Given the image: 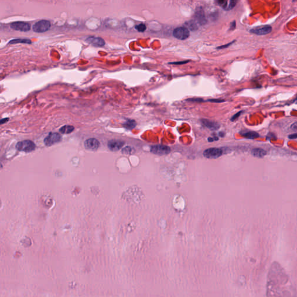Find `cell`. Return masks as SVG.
<instances>
[{"mask_svg":"<svg viewBox=\"0 0 297 297\" xmlns=\"http://www.w3.org/2000/svg\"><path fill=\"white\" fill-rule=\"evenodd\" d=\"M251 154L255 157L262 158L266 154V152L261 148H255L252 150Z\"/></svg>","mask_w":297,"mask_h":297,"instance_id":"15","label":"cell"},{"mask_svg":"<svg viewBox=\"0 0 297 297\" xmlns=\"http://www.w3.org/2000/svg\"><path fill=\"white\" fill-rule=\"evenodd\" d=\"M218 4L221 7L224 9H227L228 7V0H217Z\"/></svg>","mask_w":297,"mask_h":297,"instance_id":"20","label":"cell"},{"mask_svg":"<svg viewBox=\"0 0 297 297\" xmlns=\"http://www.w3.org/2000/svg\"><path fill=\"white\" fill-rule=\"evenodd\" d=\"M173 36L175 38L178 40H185L188 38L190 36V33L187 28L183 27H179L174 29Z\"/></svg>","mask_w":297,"mask_h":297,"instance_id":"5","label":"cell"},{"mask_svg":"<svg viewBox=\"0 0 297 297\" xmlns=\"http://www.w3.org/2000/svg\"><path fill=\"white\" fill-rule=\"evenodd\" d=\"M272 28L270 26L265 25V26H262L258 27H255L254 29H251L250 31V33L255 34L256 35L263 36V35H266L270 33L272 31Z\"/></svg>","mask_w":297,"mask_h":297,"instance_id":"8","label":"cell"},{"mask_svg":"<svg viewBox=\"0 0 297 297\" xmlns=\"http://www.w3.org/2000/svg\"><path fill=\"white\" fill-rule=\"evenodd\" d=\"M122 153L125 154H130L133 153V149L130 146L125 147L122 149Z\"/></svg>","mask_w":297,"mask_h":297,"instance_id":"19","label":"cell"},{"mask_svg":"<svg viewBox=\"0 0 297 297\" xmlns=\"http://www.w3.org/2000/svg\"><path fill=\"white\" fill-rule=\"evenodd\" d=\"M124 145V142L119 139H112L108 144V148L111 151H117L120 150Z\"/></svg>","mask_w":297,"mask_h":297,"instance_id":"10","label":"cell"},{"mask_svg":"<svg viewBox=\"0 0 297 297\" xmlns=\"http://www.w3.org/2000/svg\"><path fill=\"white\" fill-rule=\"evenodd\" d=\"M137 125V123L135 120H128L125 123L123 124V127L128 130H132Z\"/></svg>","mask_w":297,"mask_h":297,"instance_id":"18","label":"cell"},{"mask_svg":"<svg viewBox=\"0 0 297 297\" xmlns=\"http://www.w3.org/2000/svg\"><path fill=\"white\" fill-rule=\"evenodd\" d=\"M207 101L212 102V103H221L224 102L225 101L224 99H208Z\"/></svg>","mask_w":297,"mask_h":297,"instance_id":"26","label":"cell"},{"mask_svg":"<svg viewBox=\"0 0 297 297\" xmlns=\"http://www.w3.org/2000/svg\"><path fill=\"white\" fill-rule=\"evenodd\" d=\"M297 137V134H292V135H290L289 136V138L290 139H296Z\"/></svg>","mask_w":297,"mask_h":297,"instance_id":"32","label":"cell"},{"mask_svg":"<svg viewBox=\"0 0 297 297\" xmlns=\"http://www.w3.org/2000/svg\"><path fill=\"white\" fill-rule=\"evenodd\" d=\"M0 204H1V202H0Z\"/></svg>","mask_w":297,"mask_h":297,"instance_id":"34","label":"cell"},{"mask_svg":"<svg viewBox=\"0 0 297 297\" xmlns=\"http://www.w3.org/2000/svg\"><path fill=\"white\" fill-rule=\"evenodd\" d=\"M243 113L242 111H240L238 113L235 114L234 116H232V118H231V121H233L236 120V119H237L239 117V116L241 115V113Z\"/></svg>","mask_w":297,"mask_h":297,"instance_id":"24","label":"cell"},{"mask_svg":"<svg viewBox=\"0 0 297 297\" xmlns=\"http://www.w3.org/2000/svg\"><path fill=\"white\" fill-rule=\"evenodd\" d=\"M186 101L189 102H204L203 99H200V98H190V99H186Z\"/></svg>","mask_w":297,"mask_h":297,"instance_id":"25","label":"cell"},{"mask_svg":"<svg viewBox=\"0 0 297 297\" xmlns=\"http://www.w3.org/2000/svg\"><path fill=\"white\" fill-rule=\"evenodd\" d=\"M35 144L30 140H24L17 143L16 149L19 152L30 153L34 151L36 149Z\"/></svg>","mask_w":297,"mask_h":297,"instance_id":"1","label":"cell"},{"mask_svg":"<svg viewBox=\"0 0 297 297\" xmlns=\"http://www.w3.org/2000/svg\"><path fill=\"white\" fill-rule=\"evenodd\" d=\"M10 27L14 30L22 32L29 31L31 29V25L29 23L23 21L12 22L10 24Z\"/></svg>","mask_w":297,"mask_h":297,"instance_id":"4","label":"cell"},{"mask_svg":"<svg viewBox=\"0 0 297 297\" xmlns=\"http://www.w3.org/2000/svg\"><path fill=\"white\" fill-rule=\"evenodd\" d=\"M135 29H137L139 32H144L146 29V26H145V24H144L140 23V24L137 25L135 26Z\"/></svg>","mask_w":297,"mask_h":297,"instance_id":"21","label":"cell"},{"mask_svg":"<svg viewBox=\"0 0 297 297\" xmlns=\"http://www.w3.org/2000/svg\"><path fill=\"white\" fill-rule=\"evenodd\" d=\"M62 140L61 135L56 132H50L44 140V143L47 146L55 145Z\"/></svg>","mask_w":297,"mask_h":297,"instance_id":"3","label":"cell"},{"mask_svg":"<svg viewBox=\"0 0 297 297\" xmlns=\"http://www.w3.org/2000/svg\"><path fill=\"white\" fill-rule=\"evenodd\" d=\"M32 41L28 38H15L9 41V44H31Z\"/></svg>","mask_w":297,"mask_h":297,"instance_id":"16","label":"cell"},{"mask_svg":"<svg viewBox=\"0 0 297 297\" xmlns=\"http://www.w3.org/2000/svg\"><path fill=\"white\" fill-rule=\"evenodd\" d=\"M9 120V118H4L1 119L0 120V125H2V124H4L7 123Z\"/></svg>","mask_w":297,"mask_h":297,"instance_id":"28","label":"cell"},{"mask_svg":"<svg viewBox=\"0 0 297 297\" xmlns=\"http://www.w3.org/2000/svg\"><path fill=\"white\" fill-rule=\"evenodd\" d=\"M74 130V127L72 125H66L62 127L59 130V132L63 134H69L72 133Z\"/></svg>","mask_w":297,"mask_h":297,"instance_id":"17","label":"cell"},{"mask_svg":"<svg viewBox=\"0 0 297 297\" xmlns=\"http://www.w3.org/2000/svg\"><path fill=\"white\" fill-rule=\"evenodd\" d=\"M186 24L188 25L189 28L191 30H195L197 29V27L196 26V23L193 21H189L188 23H186Z\"/></svg>","mask_w":297,"mask_h":297,"instance_id":"22","label":"cell"},{"mask_svg":"<svg viewBox=\"0 0 297 297\" xmlns=\"http://www.w3.org/2000/svg\"><path fill=\"white\" fill-rule=\"evenodd\" d=\"M195 18H196V20L202 25L205 24L207 22L205 17V15H204V13L202 9H197V11L195 13Z\"/></svg>","mask_w":297,"mask_h":297,"instance_id":"13","label":"cell"},{"mask_svg":"<svg viewBox=\"0 0 297 297\" xmlns=\"http://www.w3.org/2000/svg\"><path fill=\"white\" fill-rule=\"evenodd\" d=\"M86 42L95 47H103L105 44V41L101 37L91 36L86 39Z\"/></svg>","mask_w":297,"mask_h":297,"instance_id":"11","label":"cell"},{"mask_svg":"<svg viewBox=\"0 0 297 297\" xmlns=\"http://www.w3.org/2000/svg\"><path fill=\"white\" fill-rule=\"evenodd\" d=\"M201 122L205 127H207L208 129L211 131L218 130L220 128V125L218 123L213 121H211L208 119H205V118L202 119Z\"/></svg>","mask_w":297,"mask_h":297,"instance_id":"12","label":"cell"},{"mask_svg":"<svg viewBox=\"0 0 297 297\" xmlns=\"http://www.w3.org/2000/svg\"><path fill=\"white\" fill-rule=\"evenodd\" d=\"M234 42V41H232V42L230 43L227 44H226V45H222V46H221V47H218L217 49H219V50H220V49H224V48H227V47H229L231 45H232V44Z\"/></svg>","mask_w":297,"mask_h":297,"instance_id":"27","label":"cell"},{"mask_svg":"<svg viewBox=\"0 0 297 297\" xmlns=\"http://www.w3.org/2000/svg\"><path fill=\"white\" fill-rule=\"evenodd\" d=\"M100 146L99 142L95 138H89L84 142L85 148L89 150H96Z\"/></svg>","mask_w":297,"mask_h":297,"instance_id":"9","label":"cell"},{"mask_svg":"<svg viewBox=\"0 0 297 297\" xmlns=\"http://www.w3.org/2000/svg\"><path fill=\"white\" fill-rule=\"evenodd\" d=\"M219 136L220 137H221V138H222V137H224L225 136V134H224V132H220L219 133Z\"/></svg>","mask_w":297,"mask_h":297,"instance_id":"33","label":"cell"},{"mask_svg":"<svg viewBox=\"0 0 297 297\" xmlns=\"http://www.w3.org/2000/svg\"><path fill=\"white\" fill-rule=\"evenodd\" d=\"M51 23L45 19L40 20L35 23L32 27L33 30L37 33H42L47 31L51 28Z\"/></svg>","mask_w":297,"mask_h":297,"instance_id":"2","label":"cell"},{"mask_svg":"<svg viewBox=\"0 0 297 297\" xmlns=\"http://www.w3.org/2000/svg\"><path fill=\"white\" fill-rule=\"evenodd\" d=\"M222 154V150L218 148H209L203 152L204 157L207 159H217Z\"/></svg>","mask_w":297,"mask_h":297,"instance_id":"7","label":"cell"},{"mask_svg":"<svg viewBox=\"0 0 297 297\" xmlns=\"http://www.w3.org/2000/svg\"><path fill=\"white\" fill-rule=\"evenodd\" d=\"M189 62V60H187V61H182V62H173V63H170L171 64H174V65H183V64H185V63H187L188 62Z\"/></svg>","mask_w":297,"mask_h":297,"instance_id":"29","label":"cell"},{"mask_svg":"<svg viewBox=\"0 0 297 297\" xmlns=\"http://www.w3.org/2000/svg\"><path fill=\"white\" fill-rule=\"evenodd\" d=\"M236 3H237V0H230L229 4L228 7H227V9H228V10L232 9L233 8L236 6Z\"/></svg>","mask_w":297,"mask_h":297,"instance_id":"23","label":"cell"},{"mask_svg":"<svg viewBox=\"0 0 297 297\" xmlns=\"http://www.w3.org/2000/svg\"><path fill=\"white\" fill-rule=\"evenodd\" d=\"M240 134L242 136H243L244 137L247 138V139H255V138H259L260 137V135L257 132H254V131H241V132H240Z\"/></svg>","mask_w":297,"mask_h":297,"instance_id":"14","label":"cell"},{"mask_svg":"<svg viewBox=\"0 0 297 297\" xmlns=\"http://www.w3.org/2000/svg\"><path fill=\"white\" fill-rule=\"evenodd\" d=\"M291 129L292 130L296 131L297 129V123H294L291 125Z\"/></svg>","mask_w":297,"mask_h":297,"instance_id":"31","label":"cell"},{"mask_svg":"<svg viewBox=\"0 0 297 297\" xmlns=\"http://www.w3.org/2000/svg\"><path fill=\"white\" fill-rule=\"evenodd\" d=\"M150 152L157 155H166L171 152L169 147L165 145H156L152 146L150 149Z\"/></svg>","mask_w":297,"mask_h":297,"instance_id":"6","label":"cell"},{"mask_svg":"<svg viewBox=\"0 0 297 297\" xmlns=\"http://www.w3.org/2000/svg\"><path fill=\"white\" fill-rule=\"evenodd\" d=\"M219 139L218 138H217V137H214V138H208V141L210 142H214L215 140H218Z\"/></svg>","mask_w":297,"mask_h":297,"instance_id":"30","label":"cell"}]
</instances>
